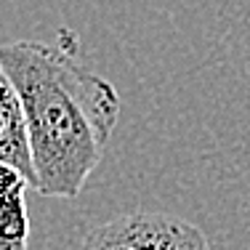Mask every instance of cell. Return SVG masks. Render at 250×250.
<instances>
[{"mask_svg": "<svg viewBox=\"0 0 250 250\" xmlns=\"http://www.w3.org/2000/svg\"><path fill=\"white\" fill-rule=\"evenodd\" d=\"M0 64L24 109L32 189L43 197H77L120 120L115 85L83 67L69 51L40 40L0 45Z\"/></svg>", "mask_w": 250, "mask_h": 250, "instance_id": "1", "label": "cell"}, {"mask_svg": "<svg viewBox=\"0 0 250 250\" xmlns=\"http://www.w3.org/2000/svg\"><path fill=\"white\" fill-rule=\"evenodd\" d=\"M80 250H213L205 231L170 213H125L93 226Z\"/></svg>", "mask_w": 250, "mask_h": 250, "instance_id": "2", "label": "cell"}, {"mask_svg": "<svg viewBox=\"0 0 250 250\" xmlns=\"http://www.w3.org/2000/svg\"><path fill=\"white\" fill-rule=\"evenodd\" d=\"M0 160L21 170L29 187H35V170H32V154L27 141V125L21 99L16 93L14 80L0 64Z\"/></svg>", "mask_w": 250, "mask_h": 250, "instance_id": "3", "label": "cell"}, {"mask_svg": "<svg viewBox=\"0 0 250 250\" xmlns=\"http://www.w3.org/2000/svg\"><path fill=\"white\" fill-rule=\"evenodd\" d=\"M29 213L27 184L0 194V250H27Z\"/></svg>", "mask_w": 250, "mask_h": 250, "instance_id": "4", "label": "cell"}, {"mask_svg": "<svg viewBox=\"0 0 250 250\" xmlns=\"http://www.w3.org/2000/svg\"><path fill=\"white\" fill-rule=\"evenodd\" d=\"M24 184H27V178L21 176V170H16L14 165H8V163L0 160V194L11 192V189H16V187H24Z\"/></svg>", "mask_w": 250, "mask_h": 250, "instance_id": "5", "label": "cell"}]
</instances>
